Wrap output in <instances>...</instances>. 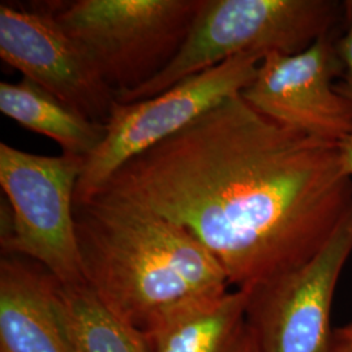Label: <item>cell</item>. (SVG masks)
<instances>
[{
	"label": "cell",
	"instance_id": "cell-10",
	"mask_svg": "<svg viewBox=\"0 0 352 352\" xmlns=\"http://www.w3.org/2000/svg\"><path fill=\"white\" fill-rule=\"evenodd\" d=\"M58 280L37 263L0 260V352H72L58 309Z\"/></svg>",
	"mask_w": 352,
	"mask_h": 352
},
{
	"label": "cell",
	"instance_id": "cell-12",
	"mask_svg": "<svg viewBox=\"0 0 352 352\" xmlns=\"http://www.w3.org/2000/svg\"><path fill=\"white\" fill-rule=\"evenodd\" d=\"M0 111L26 129L55 141L63 154L84 158L97 151L104 124L60 101L30 80L0 82Z\"/></svg>",
	"mask_w": 352,
	"mask_h": 352
},
{
	"label": "cell",
	"instance_id": "cell-7",
	"mask_svg": "<svg viewBox=\"0 0 352 352\" xmlns=\"http://www.w3.org/2000/svg\"><path fill=\"white\" fill-rule=\"evenodd\" d=\"M352 254V205L308 263L247 291V318L258 352H352L333 327V302Z\"/></svg>",
	"mask_w": 352,
	"mask_h": 352
},
{
	"label": "cell",
	"instance_id": "cell-4",
	"mask_svg": "<svg viewBox=\"0 0 352 352\" xmlns=\"http://www.w3.org/2000/svg\"><path fill=\"white\" fill-rule=\"evenodd\" d=\"M202 0L46 1L115 94L139 88L180 50Z\"/></svg>",
	"mask_w": 352,
	"mask_h": 352
},
{
	"label": "cell",
	"instance_id": "cell-14",
	"mask_svg": "<svg viewBox=\"0 0 352 352\" xmlns=\"http://www.w3.org/2000/svg\"><path fill=\"white\" fill-rule=\"evenodd\" d=\"M337 51L342 64L340 82L337 90L352 102V23L344 24V32L337 38Z\"/></svg>",
	"mask_w": 352,
	"mask_h": 352
},
{
	"label": "cell",
	"instance_id": "cell-3",
	"mask_svg": "<svg viewBox=\"0 0 352 352\" xmlns=\"http://www.w3.org/2000/svg\"><path fill=\"white\" fill-rule=\"evenodd\" d=\"M342 23L336 0H202L174 59L139 88L120 93L122 103L142 101L239 55H292L312 46Z\"/></svg>",
	"mask_w": 352,
	"mask_h": 352
},
{
	"label": "cell",
	"instance_id": "cell-2",
	"mask_svg": "<svg viewBox=\"0 0 352 352\" xmlns=\"http://www.w3.org/2000/svg\"><path fill=\"white\" fill-rule=\"evenodd\" d=\"M84 277L111 312L146 333L182 308L230 291L221 264L188 230L123 202L75 205Z\"/></svg>",
	"mask_w": 352,
	"mask_h": 352
},
{
	"label": "cell",
	"instance_id": "cell-17",
	"mask_svg": "<svg viewBox=\"0 0 352 352\" xmlns=\"http://www.w3.org/2000/svg\"><path fill=\"white\" fill-rule=\"evenodd\" d=\"M340 331L343 333V336L346 338H349L352 342V321L349 322V324H346L344 327H340Z\"/></svg>",
	"mask_w": 352,
	"mask_h": 352
},
{
	"label": "cell",
	"instance_id": "cell-6",
	"mask_svg": "<svg viewBox=\"0 0 352 352\" xmlns=\"http://www.w3.org/2000/svg\"><path fill=\"white\" fill-rule=\"evenodd\" d=\"M264 56L239 55L189 76L142 101L115 102L104 136L88 160L75 192V205L96 197L111 176L144 151L180 132L227 98L241 94Z\"/></svg>",
	"mask_w": 352,
	"mask_h": 352
},
{
	"label": "cell",
	"instance_id": "cell-11",
	"mask_svg": "<svg viewBox=\"0 0 352 352\" xmlns=\"http://www.w3.org/2000/svg\"><path fill=\"white\" fill-rule=\"evenodd\" d=\"M247 291L193 302L148 330L151 352H258L247 318Z\"/></svg>",
	"mask_w": 352,
	"mask_h": 352
},
{
	"label": "cell",
	"instance_id": "cell-15",
	"mask_svg": "<svg viewBox=\"0 0 352 352\" xmlns=\"http://www.w3.org/2000/svg\"><path fill=\"white\" fill-rule=\"evenodd\" d=\"M340 148L344 168L349 173V175L352 177V136L340 142Z\"/></svg>",
	"mask_w": 352,
	"mask_h": 352
},
{
	"label": "cell",
	"instance_id": "cell-5",
	"mask_svg": "<svg viewBox=\"0 0 352 352\" xmlns=\"http://www.w3.org/2000/svg\"><path fill=\"white\" fill-rule=\"evenodd\" d=\"M85 160L0 144L3 254L28 257L63 286L87 285L77 243L75 192Z\"/></svg>",
	"mask_w": 352,
	"mask_h": 352
},
{
	"label": "cell",
	"instance_id": "cell-16",
	"mask_svg": "<svg viewBox=\"0 0 352 352\" xmlns=\"http://www.w3.org/2000/svg\"><path fill=\"white\" fill-rule=\"evenodd\" d=\"M342 3V24L352 23V0H343Z\"/></svg>",
	"mask_w": 352,
	"mask_h": 352
},
{
	"label": "cell",
	"instance_id": "cell-8",
	"mask_svg": "<svg viewBox=\"0 0 352 352\" xmlns=\"http://www.w3.org/2000/svg\"><path fill=\"white\" fill-rule=\"evenodd\" d=\"M340 75L334 30L302 52L267 54L240 96L282 126L340 145L352 136V102L334 84Z\"/></svg>",
	"mask_w": 352,
	"mask_h": 352
},
{
	"label": "cell",
	"instance_id": "cell-13",
	"mask_svg": "<svg viewBox=\"0 0 352 352\" xmlns=\"http://www.w3.org/2000/svg\"><path fill=\"white\" fill-rule=\"evenodd\" d=\"M58 309L72 352H151L146 334L111 312L88 285L58 283Z\"/></svg>",
	"mask_w": 352,
	"mask_h": 352
},
{
	"label": "cell",
	"instance_id": "cell-1",
	"mask_svg": "<svg viewBox=\"0 0 352 352\" xmlns=\"http://www.w3.org/2000/svg\"><path fill=\"white\" fill-rule=\"evenodd\" d=\"M96 197L184 227L230 286L250 289L322 250L351 208L352 177L340 145L282 126L238 94L126 162Z\"/></svg>",
	"mask_w": 352,
	"mask_h": 352
},
{
	"label": "cell",
	"instance_id": "cell-9",
	"mask_svg": "<svg viewBox=\"0 0 352 352\" xmlns=\"http://www.w3.org/2000/svg\"><path fill=\"white\" fill-rule=\"evenodd\" d=\"M0 58L93 122H107L115 91L43 6L1 3Z\"/></svg>",
	"mask_w": 352,
	"mask_h": 352
}]
</instances>
